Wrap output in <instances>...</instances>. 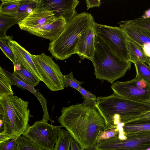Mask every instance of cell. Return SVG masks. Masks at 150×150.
<instances>
[{"instance_id":"obj_1","label":"cell","mask_w":150,"mask_h":150,"mask_svg":"<svg viewBox=\"0 0 150 150\" xmlns=\"http://www.w3.org/2000/svg\"><path fill=\"white\" fill-rule=\"evenodd\" d=\"M57 120L81 149L96 147L100 134L106 130L107 124L96 107L78 103L63 107Z\"/></svg>"},{"instance_id":"obj_2","label":"cell","mask_w":150,"mask_h":150,"mask_svg":"<svg viewBox=\"0 0 150 150\" xmlns=\"http://www.w3.org/2000/svg\"><path fill=\"white\" fill-rule=\"evenodd\" d=\"M96 106L105 119L107 129L124 124L150 111V104L130 100L113 92L97 98Z\"/></svg>"},{"instance_id":"obj_3","label":"cell","mask_w":150,"mask_h":150,"mask_svg":"<svg viewBox=\"0 0 150 150\" xmlns=\"http://www.w3.org/2000/svg\"><path fill=\"white\" fill-rule=\"evenodd\" d=\"M95 50L91 61L97 79L113 83L131 68V62L119 57L103 40L96 35Z\"/></svg>"},{"instance_id":"obj_4","label":"cell","mask_w":150,"mask_h":150,"mask_svg":"<svg viewBox=\"0 0 150 150\" xmlns=\"http://www.w3.org/2000/svg\"><path fill=\"white\" fill-rule=\"evenodd\" d=\"M29 102L16 96L0 97V105L4 115V130L0 134V143L22 135L30 125L32 117Z\"/></svg>"},{"instance_id":"obj_5","label":"cell","mask_w":150,"mask_h":150,"mask_svg":"<svg viewBox=\"0 0 150 150\" xmlns=\"http://www.w3.org/2000/svg\"><path fill=\"white\" fill-rule=\"evenodd\" d=\"M94 22L91 13L77 14L67 23L59 36L50 43L48 50L52 56L57 60H64L76 54L81 35Z\"/></svg>"},{"instance_id":"obj_6","label":"cell","mask_w":150,"mask_h":150,"mask_svg":"<svg viewBox=\"0 0 150 150\" xmlns=\"http://www.w3.org/2000/svg\"><path fill=\"white\" fill-rule=\"evenodd\" d=\"M125 139L118 136L102 141L96 148L99 150H150V131H140L125 134Z\"/></svg>"},{"instance_id":"obj_7","label":"cell","mask_w":150,"mask_h":150,"mask_svg":"<svg viewBox=\"0 0 150 150\" xmlns=\"http://www.w3.org/2000/svg\"><path fill=\"white\" fill-rule=\"evenodd\" d=\"M31 57L42 81L51 91L64 89L63 76L60 67L52 57L42 52L38 55L31 54Z\"/></svg>"},{"instance_id":"obj_8","label":"cell","mask_w":150,"mask_h":150,"mask_svg":"<svg viewBox=\"0 0 150 150\" xmlns=\"http://www.w3.org/2000/svg\"><path fill=\"white\" fill-rule=\"evenodd\" d=\"M96 35L106 42L120 58L130 62L127 35L120 27L93 23Z\"/></svg>"},{"instance_id":"obj_9","label":"cell","mask_w":150,"mask_h":150,"mask_svg":"<svg viewBox=\"0 0 150 150\" xmlns=\"http://www.w3.org/2000/svg\"><path fill=\"white\" fill-rule=\"evenodd\" d=\"M113 92L123 98L150 104V82L136 75L133 79L112 84Z\"/></svg>"},{"instance_id":"obj_10","label":"cell","mask_w":150,"mask_h":150,"mask_svg":"<svg viewBox=\"0 0 150 150\" xmlns=\"http://www.w3.org/2000/svg\"><path fill=\"white\" fill-rule=\"evenodd\" d=\"M61 128L41 120L29 125L22 135L42 150H54Z\"/></svg>"},{"instance_id":"obj_11","label":"cell","mask_w":150,"mask_h":150,"mask_svg":"<svg viewBox=\"0 0 150 150\" xmlns=\"http://www.w3.org/2000/svg\"><path fill=\"white\" fill-rule=\"evenodd\" d=\"M79 4L77 0H40V6L53 11L57 17H63L67 23L78 13L75 8Z\"/></svg>"},{"instance_id":"obj_12","label":"cell","mask_w":150,"mask_h":150,"mask_svg":"<svg viewBox=\"0 0 150 150\" xmlns=\"http://www.w3.org/2000/svg\"><path fill=\"white\" fill-rule=\"evenodd\" d=\"M38 5L27 16L18 23L20 29L34 27L50 23L57 18L52 11L47 10Z\"/></svg>"},{"instance_id":"obj_13","label":"cell","mask_w":150,"mask_h":150,"mask_svg":"<svg viewBox=\"0 0 150 150\" xmlns=\"http://www.w3.org/2000/svg\"><path fill=\"white\" fill-rule=\"evenodd\" d=\"M67 23L62 16L57 17L53 22L40 26L25 28V31L40 37L44 38L52 41L61 34Z\"/></svg>"},{"instance_id":"obj_14","label":"cell","mask_w":150,"mask_h":150,"mask_svg":"<svg viewBox=\"0 0 150 150\" xmlns=\"http://www.w3.org/2000/svg\"><path fill=\"white\" fill-rule=\"evenodd\" d=\"M127 35L140 45L148 59L147 64L150 67V31L132 25L119 23Z\"/></svg>"},{"instance_id":"obj_15","label":"cell","mask_w":150,"mask_h":150,"mask_svg":"<svg viewBox=\"0 0 150 150\" xmlns=\"http://www.w3.org/2000/svg\"><path fill=\"white\" fill-rule=\"evenodd\" d=\"M93 23L81 35L76 50V54L81 58L87 59L91 61L95 50L96 34Z\"/></svg>"},{"instance_id":"obj_16","label":"cell","mask_w":150,"mask_h":150,"mask_svg":"<svg viewBox=\"0 0 150 150\" xmlns=\"http://www.w3.org/2000/svg\"><path fill=\"white\" fill-rule=\"evenodd\" d=\"M9 45L15 56L16 63L20 64L42 81L41 77L33 62L31 54L15 40L10 41Z\"/></svg>"},{"instance_id":"obj_17","label":"cell","mask_w":150,"mask_h":150,"mask_svg":"<svg viewBox=\"0 0 150 150\" xmlns=\"http://www.w3.org/2000/svg\"><path fill=\"white\" fill-rule=\"evenodd\" d=\"M4 72L9 77L12 85H14L22 89L27 90L33 94L38 99L42 108L43 111V118L42 120L47 122L50 120L47 106V100L41 94L36 90L35 87L28 84L15 76L13 73L6 71L4 68Z\"/></svg>"},{"instance_id":"obj_18","label":"cell","mask_w":150,"mask_h":150,"mask_svg":"<svg viewBox=\"0 0 150 150\" xmlns=\"http://www.w3.org/2000/svg\"><path fill=\"white\" fill-rule=\"evenodd\" d=\"M13 65L14 71L13 74L15 76L34 87L38 85L41 80L38 77L18 63H16Z\"/></svg>"},{"instance_id":"obj_19","label":"cell","mask_w":150,"mask_h":150,"mask_svg":"<svg viewBox=\"0 0 150 150\" xmlns=\"http://www.w3.org/2000/svg\"><path fill=\"white\" fill-rule=\"evenodd\" d=\"M127 42L130 62L134 63L137 61H140L147 64L148 59L144 52L142 47L128 36Z\"/></svg>"},{"instance_id":"obj_20","label":"cell","mask_w":150,"mask_h":150,"mask_svg":"<svg viewBox=\"0 0 150 150\" xmlns=\"http://www.w3.org/2000/svg\"><path fill=\"white\" fill-rule=\"evenodd\" d=\"M122 128L124 134L140 131H150V120H134L124 124Z\"/></svg>"},{"instance_id":"obj_21","label":"cell","mask_w":150,"mask_h":150,"mask_svg":"<svg viewBox=\"0 0 150 150\" xmlns=\"http://www.w3.org/2000/svg\"><path fill=\"white\" fill-rule=\"evenodd\" d=\"M40 0H20L18 8L13 17L19 21L28 15L39 5Z\"/></svg>"},{"instance_id":"obj_22","label":"cell","mask_w":150,"mask_h":150,"mask_svg":"<svg viewBox=\"0 0 150 150\" xmlns=\"http://www.w3.org/2000/svg\"><path fill=\"white\" fill-rule=\"evenodd\" d=\"M73 138L66 129H61L54 150H70Z\"/></svg>"},{"instance_id":"obj_23","label":"cell","mask_w":150,"mask_h":150,"mask_svg":"<svg viewBox=\"0 0 150 150\" xmlns=\"http://www.w3.org/2000/svg\"><path fill=\"white\" fill-rule=\"evenodd\" d=\"M11 80L4 72V68L0 66V97L14 95Z\"/></svg>"},{"instance_id":"obj_24","label":"cell","mask_w":150,"mask_h":150,"mask_svg":"<svg viewBox=\"0 0 150 150\" xmlns=\"http://www.w3.org/2000/svg\"><path fill=\"white\" fill-rule=\"evenodd\" d=\"M0 13L14 16L18 8L20 0H1Z\"/></svg>"},{"instance_id":"obj_25","label":"cell","mask_w":150,"mask_h":150,"mask_svg":"<svg viewBox=\"0 0 150 150\" xmlns=\"http://www.w3.org/2000/svg\"><path fill=\"white\" fill-rule=\"evenodd\" d=\"M19 21L15 17L0 13V37L6 35L7 30Z\"/></svg>"},{"instance_id":"obj_26","label":"cell","mask_w":150,"mask_h":150,"mask_svg":"<svg viewBox=\"0 0 150 150\" xmlns=\"http://www.w3.org/2000/svg\"><path fill=\"white\" fill-rule=\"evenodd\" d=\"M13 37L12 35L0 37V47L4 54L14 64L16 63V58L9 45L10 41L13 40Z\"/></svg>"},{"instance_id":"obj_27","label":"cell","mask_w":150,"mask_h":150,"mask_svg":"<svg viewBox=\"0 0 150 150\" xmlns=\"http://www.w3.org/2000/svg\"><path fill=\"white\" fill-rule=\"evenodd\" d=\"M18 150H42L29 139L22 135L17 140Z\"/></svg>"},{"instance_id":"obj_28","label":"cell","mask_w":150,"mask_h":150,"mask_svg":"<svg viewBox=\"0 0 150 150\" xmlns=\"http://www.w3.org/2000/svg\"><path fill=\"white\" fill-rule=\"evenodd\" d=\"M134 63L136 69V75L150 82V67L142 62L137 61Z\"/></svg>"},{"instance_id":"obj_29","label":"cell","mask_w":150,"mask_h":150,"mask_svg":"<svg viewBox=\"0 0 150 150\" xmlns=\"http://www.w3.org/2000/svg\"><path fill=\"white\" fill-rule=\"evenodd\" d=\"M78 91L82 95L83 98L82 104L85 106H96L97 98L93 94L88 91L85 90L80 86Z\"/></svg>"},{"instance_id":"obj_30","label":"cell","mask_w":150,"mask_h":150,"mask_svg":"<svg viewBox=\"0 0 150 150\" xmlns=\"http://www.w3.org/2000/svg\"><path fill=\"white\" fill-rule=\"evenodd\" d=\"M122 129V125L119 124L115 128L107 129L102 132L98 138L97 144L102 141L118 136L120 132Z\"/></svg>"},{"instance_id":"obj_31","label":"cell","mask_w":150,"mask_h":150,"mask_svg":"<svg viewBox=\"0 0 150 150\" xmlns=\"http://www.w3.org/2000/svg\"><path fill=\"white\" fill-rule=\"evenodd\" d=\"M121 22L125 24L133 25L150 31V18L144 19L140 17L134 19L127 20Z\"/></svg>"},{"instance_id":"obj_32","label":"cell","mask_w":150,"mask_h":150,"mask_svg":"<svg viewBox=\"0 0 150 150\" xmlns=\"http://www.w3.org/2000/svg\"><path fill=\"white\" fill-rule=\"evenodd\" d=\"M63 81L64 87H71L78 91L83 82L76 80L73 77V72L63 76Z\"/></svg>"},{"instance_id":"obj_33","label":"cell","mask_w":150,"mask_h":150,"mask_svg":"<svg viewBox=\"0 0 150 150\" xmlns=\"http://www.w3.org/2000/svg\"><path fill=\"white\" fill-rule=\"evenodd\" d=\"M18 137L8 139L0 143V150H18L17 140Z\"/></svg>"},{"instance_id":"obj_34","label":"cell","mask_w":150,"mask_h":150,"mask_svg":"<svg viewBox=\"0 0 150 150\" xmlns=\"http://www.w3.org/2000/svg\"><path fill=\"white\" fill-rule=\"evenodd\" d=\"M100 0H86V4L87 9L94 7H99L100 4Z\"/></svg>"},{"instance_id":"obj_35","label":"cell","mask_w":150,"mask_h":150,"mask_svg":"<svg viewBox=\"0 0 150 150\" xmlns=\"http://www.w3.org/2000/svg\"><path fill=\"white\" fill-rule=\"evenodd\" d=\"M4 111L1 106L0 105V134L2 133L4 130Z\"/></svg>"},{"instance_id":"obj_36","label":"cell","mask_w":150,"mask_h":150,"mask_svg":"<svg viewBox=\"0 0 150 150\" xmlns=\"http://www.w3.org/2000/svg\"><path fill=\"white\" fill-rule=\"evenodd\" d=\"M70 150H82L78 144L73 138L71 144Z\"/></svg>"},{"instance_id":"obj_37","label":"cell","mask_w":150,"mask_h":150,"mask_svg":"<svg viewBox=\"0 0 150 150\" xmlns=\"http://www.w3.org/2000/svg\"><path fill=\"white\" fill-rule=\"evenodd\" d=\"M135 119L150 120V111L146 112L144 114L140 116L139 117L134 120Z\"/></svg>"},{"instance_id":"obj_38","label":"cell","mask_w":150,"mask_h":150,"mask_svg":"<svg viewBox=\"0 0 150 150\" xmlns=\"http://www.w3.org/2000/svg\"><path fill=\"white\" fill-rule=\"evenodd\" d=\"M141 17L144 19L150 18V8L146 11L144 14Z\"/></svg>"},{"instance_id":"obj_39","label":"cell","mask_w":150,"mask_h":150,"mask_svg":"<svg viewBox=\"0 0 150 150\" xmlns=\"http://www.w3.org/2000/svg\"><path fill=\"white\" fill-rule=\"evenodd\" d=\"M81 149L82 150H99L96 149V147H89Z\"/></svg>"}]
</instances>
